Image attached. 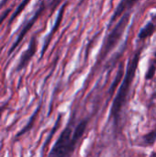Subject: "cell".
Segmentation results:
<instances>
[{
    "label": "cell",
    "mask_w": 156,
    "mask_h": 157,
    "mask_svg": "<svg viewBox=\"0 0 156 157\" xmlns=\"http://www.w3.org/2000/svg\"><path fill=\"white\" fill-rule=\"evenodd\" d=\"M89 120L81 121L75 127H73V121L70 120L68 125L61 132L48 157H70L74 152L79 142L86 133Z\"/></svg>",
    "instance_id": "cell-1"
},
{
    "label": "cell",
    "mask_w": 156,
    "mask_h": 157,
    "mask_svg": "<svg viewBox=\"0 0 156 157\" xmlns=\"http://www.w3.org/2000/svg\"><path fill=\"white\" fill-rule=\"evenodd\" d=\"M140 56H141V50H139L136 53H134L133 56L131 58V60L128 63V66H127L125 77L119 88L117 96L115 97V98L113 100L111 109H110V118L112 119L113 124L115 127H117L120 122V113H121V110L124 108V105L127 101L131 84L135 77V74H136L139 61H140Z\"/></svg>",
    "instance_id": "cell-2"
},
{
    "label": "cell",
    "mask_w": 156,
    "mask_h": 157,
    "mask_svg": "<svg viewBox=\"0 0 156 157\" xmlns=\"http://www.w3.org/2000/svg\"><path fill=\"white\" fill-rule=\"evenodd\" d=\"M130 17H131V15L129 12H126L125 14H123L120 17L117 25L115 26V28L111 30V32L108 36V38L104 43V46L101 50V58L102 59L105 56H107L108 54V52L118 44L119 40H120V38L129 23Z\"/></svg>",
    "instance_id": "cell-3"
},
{
    "label": "cell",
    "mask_w": 156,
    "mask_h": 157,
    "mask_svg": "<svg viewBox=\"0 0 156 157\" xmlns=\"http://www.w3.org/2000/svg\"><path fill=\"white\" fill-rule=\"evenodd\" d=\"M139 0H121L116 9V11L114 12V15L110 20V22H114L118 17H120L123 14H125L126 12H128L130 9H131L138 2Z\"/></svg>",
    "instance_id": "cell-4"
},
{
    "label": "cell",
    "mask_w": 156,
    "mask_h": 157,
    "mask_svg": "<svg viewBox=\"0 0 156 157\" xmlns=\"http://www.w3.org/2000/svg\"><path fill=\"white\" fill-rule=\"evenodd\" d=\"M156 141V127L151 131L150 132L144 134L143 136H142V138L140 139L139 144L141 146H144V147H151L154 145V144Z\"/></svg>",
    "instance_id": "cell-5"
},
{
    "label": "cell",
    "mask_w": 156,
    "mask_h": 157,
    "mask_svg": "<svg viewBox=\"0 0 156 157\" xmlns=\"http://www.w3.org/2000/svg\"><path fill=\"white\" fill-rule=\"evenodd\" d=\"M156 25L154 24V22H150L148 23L139 33V39L140 40H145L147 38H149L150 36H152L154 34V32L155 31Z\"/></svg>",
    "instance_id": "cell-6"
},
{
    "label": "cell",
    "mask_w": 156,
    "mask_h": 157,
    "mask_svg": "<svg viewBox=\"0 0 156 157\" xmlns=\"http://www.w3.org/2000/svg\"><path fill=\"white\" fill-rule=\"evenodd\" d=\"M35 51H36V41H35V39L32 40L30 45H29V48L28 49V51L26 52L25 55L22 57V60H21V63L19 64L20 67H22L26 63H28V61L32 57V55L35 53Z\"/></svg>",
    "instance_id": "cell-7"
},
{
    "label": "cell",
    "mask_w": 156,
    "mask_h": 157,
    "mask_svg": "<svg viewBox=\"0 0 156 157\" xmlns=\"http://www.w3.org/2000/svg\"><path fill=\"white\" fill-rule=\"evenodd\" d=\"M155 69L156 68L154 65H151V66L149 67V69H148V71H147V75H146V79L150 80V79H152V78L154 77V74H155Z\"/></svg>",
    "instance_id": "cell-8"
},
{
    "label": "cell",
    "mask_w": 156,
    "mask_h": 157,
    "mask_svg": "<svg viewBox=\"0 0 156 157\" xmlns=\"http://www.w3.org/2000/svg\"><path fill=\"white\" fill-rule=\"evenodd\" d=\"M149 157H156V153L155 152H152L151 153V155H150V156Z\"/></svg>",
    "instance_id": "cell-9"
},
{
    "label": "cell",
    "mask_w": 156,
    "mask_h": 157,
    "mask_svg": "<svg viewBox=\"0 0 156 157\" xmlns=\"http://www.w3.org/2000/svg\"><path fill=\"white\" fill-rule=\"evenodd\" d=\"M155 56H156V52H155Z\"/></svg>",
    "instance_id": "cell-10"
}]
</instances>
